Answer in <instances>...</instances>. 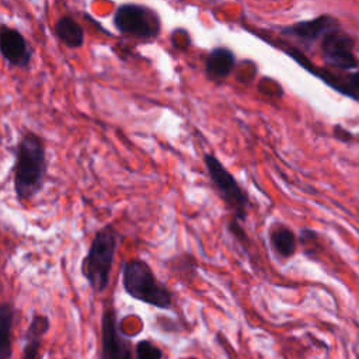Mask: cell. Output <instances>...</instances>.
<instances>
[{"mask_svg": "<svg viewBox=\"0 0 359 359\" xmlns=\"http://www.w3.org/2000/svg\"><path fill=\"white\" fill-rule=\"evenodd\" d=\"M48 172L46 147L43 139L27 130L21 135L14 154L13 188L20 202L32 201L43 188Z\"/></svg>", "mask_w": 359, "mask_h": 359, "instance_id": "6da1fadb", "label": "cell"}, {"mask_svg": "<svg viewBox=\"0 0 359 359\" xmlns=\"http://www.w3.org/2000/svg\"><path fill=\"white\" fill-rule=\"evenodd\" d=\"M122 286L126 294L144 304L163 310L172 307L171 292L157 279L150 265L140 258L125 262L122 268Z\"/></svg>", "mask_w": 359, "mask_h": 359, "instance_id": "7a4b0ae2", "label": "cell"}, {"mask_svg": "<svg viewBox=\"0 0 359 359\" xmlns=\"http://www.w3.org/2000/svg\"><path fill=\"white\" fill-rule=\"evenodd\" d=\"M116 248L118 231L111 224L97 230L80 268L93 292L101 293L107 289Z\"/></svg>", "mask_w": 359, "mask_h": 359, "instance_id": "3957f363", "label": "cell"}, {"mask_svg": "<svg viewBox=\"0 0 359 359\" xmlns=\"http://www.w3.org/2000/svg\"><path fill=\"white\" fill-rule=\"evenodd\" d=\"M112 22L121 35L139 42L156 41L161 32L160 14L146 4H119L114 11Z\"/></svg>", "mask_w": 359, "mask_h": 359, "instance_id": "277c9868", "label": "cell"}, {"mask_svg": "<svg viewBox=\"0 0 359 359\" xmlns=\"http://www.w3.org/2000/svg\"><path fill=\"white\" fill-rule=\"evenodd\" d=\"M203 163L212 182V187L223 201L226 208L233 212L234 219L243 220L247 215L248 196L238 185L233 174L222 164V161L210 153L203 154Z\"/></svg>", "mask_w": 359, "mask_h": 359, "instance_id": "5b68a950", "label": "cell"}, {"mask_svg": "<svg viewBox=\"0 0 359 359\" xmlns=\"http://www.w3.org/2000/svg\"><path fill=\"white\" fill-rule=\"evenodd\" d=\"M101 359H133L130 339L123 335L112 306H105L101 318Z\"/></svg>", "mask_w": 359, "mask_h": 359, "instance_id": "8992f818", "label": "cell"}, {"mask_svg": "<svg viewBox=\"0 0 359 359\" xmlns=\"http://www.w3.org/2000/svg\"><path fill=\"white\" fill-rule=\"evenodd\" d=\"M321 55L324 60L339 69V70H351L358 66L356 56L353 53L355 41L351 35L341 31L339 28L330 29L321 38Z\"/></svg>", "mask_w": 359, "mask_h": 359, "instance_id": "52a82bcc", "label": "cell"}, {"mask_svg": "<svg viewBox=\"0 0 359 359\" xmlns=\"http://www.w3.org/2000/svg\"><path fill=\"white\" fill-rule=\"evenodd\" d=\"M0 55L11 66L27 70L31 65L34 49L20 29L0 24Z\"/></svg>", "mask_w": 359, "mask_h": 359, "instance_id": "ba28073f", "label": "cell"}, {"mask_svg": "<svg viewBox=\"0 0 359 359\" xmlns=\"http://www.w3.org/2000/svg\"><path fill=\"white\" fill-rule=\"evenodd\" d=\"M338 27V21L331 15H320L313 20L299 21L283 29L285 34L292 35L303 42H314L318 38H323L330 29Z\"/></svg>", "mask_w": 359, "mask_h": 359, "instance_id": "9c48e42d", "label": "cell"}, {"mask_svg": "<svg viewBox=\"0 0 359 359\" xmlns=\"http://www.w3.org/2000/svg\"><path fill=\"white\" fill-rule=\"evenodd\" d=\"M236 66L234 53L226 46L213 48L205 60L206 77L215 83H220L230 76Z\"/></svg>", "mask_w": 359, "mask_h": 359, "instance_id": "30bf717a", "label": "cell"}, {"mask_svg": "<svg viewBox=\"0 0 359 359\" xmlns=\"http://www.w3.org/2000/svg\"><path fill=\"white\" fill-rule=\"evenodd\" d=\"M50 321L43 314H34L25 334L21 359H42V339L49 331Z\"/></svg>", "mask_w": 359, "mask_h": 359, "instance_id": "8fae6325", "label": "cell"}, {"mask_svg": "<svg viewBox=\"0 0 359 359\" xmlns=\"http://www.w3.org/2000/svg\"><path fill=\"white\" fill-rule=\"evenodd\" d=\"M53 34L69 49H79L84 45V29L70 14H63L56 20Z\"/></svg>", "mask_w": 359, "mask_h": 359, "instance_id": "7c38bea8", "label": "cell"}, {"mask_svg": "<svg viewBox=\"0 0 359 359\" xmlns=\"http://www.w3.org/2000/svg\"><path fill=\"white\" fill-rule=\"evenodd\" d=\"M310 70L313 73L316 72V74L320 79L327 81L330 86H332L339 93L359 101V72L351 73V74H346V76H334L330 72H324V70H320L317 67L310 69Z\"/></svg>", "mask_w": 359, "mask_h": 359, "instance_id": "4fadbf2b", "label": "cell"}, {"mask_svg": "<svg viewBox=\"0 0 359 359\" xmlns=\"http://www.w3.org/2000/svg\"><path fill=\"white\" fill-rule=\"evenodd\" d=\"M15 310L11 303H0V359H10L11 348V328Z\"/></svg>", "mask_w": 359, "mask_h": 359, "instance_id": "5bb4252c", "label": "cell"}, {"mask_svg": "<svg viewBox=\"0 0 359 359\" xmlns=\"http://www.w3.org/2000/svg\"><path fill=\"white\" fill-rule=\"evenodd\" d=\"M271 244L273 250L283 258H289L296 251V236L290 229L283 224L275 226L269 233Z\"/></svg>", "mask_w": 359, "mask_h": 359, "instance_id": "9a60e30c", "label": "cell"}, {"mask_svg": "<svg viewBox=\"0 0 359 359\" xmlns=\"http://www.w3.org/2000/svg\"><path fill=\"white\" fill-rule=\"evenodd\" d=\"M136 359H161L163 351L149 339H140L135 348Z\"/></svg>", "mask_w": 359, "mask_h": 359, "instance_id": "2e32d148", "label": "cell"}, {"mask_svg": "<svg viewBox=\"0 0 359 359\" xmlns=\"http://www.w3.org/2000/svg\"><path fill=\"white\" fill-rule=\"evenodd\" d=\"M171 43L175 48H178L181 50H185L189 46V43H191V38H189V35H188V32L185 29L178 28V29H175L171 34Z\"/></svg>", "mask_w": 359, "mask_h": 359, "instance_id": "e0dca14e", "label": "cell"}]
</instances>
